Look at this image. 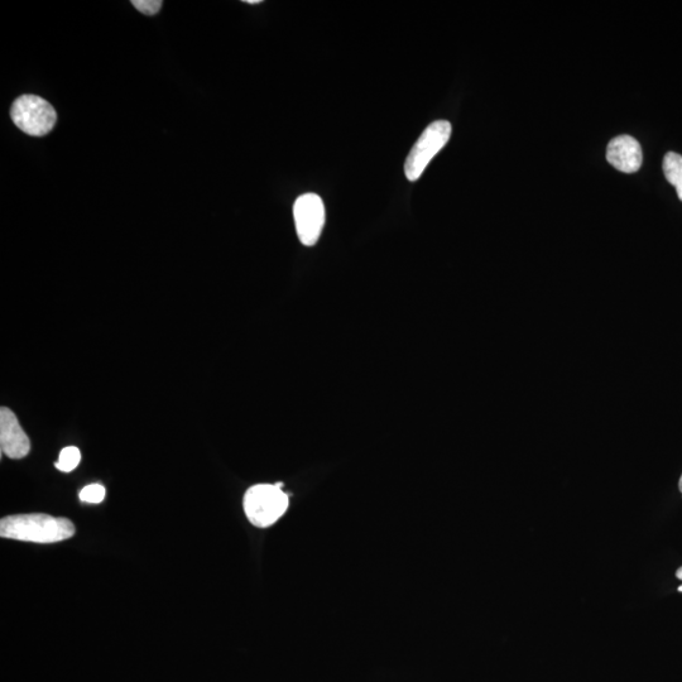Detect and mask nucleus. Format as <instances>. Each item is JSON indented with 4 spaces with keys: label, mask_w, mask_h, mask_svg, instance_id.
<instances>
[{
    "label": "nucleus",
    "mask_w": 682,
    "mask_h": 682,
    "mask_svg": "<svg viewBox=\"0 0 682 682\" xmlns=\"http://www.w3.org/2000/svg\"><path fill=\"white\" fill-rule=\"evenodd\" d=\"M294 218L297 237L306 247L318 243L325 224V206L320 196L305 194L296 200Z\"/></svg>",
    "instance_id": "39448f33"
},
{
    "label": "nucleus",
    "mask_w": 682,
    "mask_h": 682,
    "mask_svg": "<svg viewBox=\"0 0 682 682\" xmlns=\"http://www.w3.org/2000/svg\"><path fill=\"white\" fill-rule=\"evenodd\" d=\"M134 8L139 12L146 14V16H155L162 7L161 0H133Z\"/></svg>",
    "instance_id": "9b49d317"
},
{
    "label": "nucleus",
    "mask_w": 682,
    "mask_h": 682,
    "mask_svg": "<svg viewBox=\"0 0 682 682\" xmlns=\"http://www.w3.org/2000/svg\"><path fill=\"white\" fill-rule=\"evenodd\" d=\"M11 117L16 127L32 137H43L54 129L56 110L37 95H22L13 103Z\"/></svg>",
    "instance_id": "20e7f679"
},
{
    "label": "nucleus",
    "mask_w": 682,
    "mask_h": 682,
    "mask_svg": "<svg viewBox=\"0 0 682 682\" xmlns=\"http://www.w3.org/2000/svg\"><path fill=\"white\" fill-rule=\"evenodd\" d=\"M107 496V491L102 484H90L81 489L79 498L81 502L90 504L102 503Z\"/></svg>",
    "instance_id": "9d476101"
},
{
    "label": "nucleus",
    "mask_w": 682,
    "mask_h": 682,
    "mask_svg": "<svg viewBox=\"0 0 682 682\" xmlns=\"http://www.w3.org/2000/svg\"><path fill=\"white\" fill-rule=\"evenodd\" d=\"M451 124L448 120H436L425 129L419 141L412 147L405 163V174L408 181L420 179L426 167L434 157L446 146L451 137Z\"/></svg>",
    "instance_id": "7ed1b4c3"
},
{
    "label": "nucleus",
    "mask_w": 682,
    "mask_h": 682,
    "mask_svg": "<svg viewBox=\"0 0 682 682\" xmlns=\"http://www.w3.org/2000/svg\"><path fill=\"white\" fill-rule=\"evenodd\" d=\"M0 448L9 459L16 460L26 458L31 451L30 437L7 407L0 408Z\"/></svg>",
    "instance_id": "423d86ee"
},
{
    "label": "nucleus",
    "mask_w": 682,
    "mask_h": 682,
    "mask_svg": "<svg viewBox=\"0 0 682 682\" xmlns=\"http://www.w3.org/2000/svg\"><path fill=\"white\" fill-rule=\"evenodd\" d=\"M607 160L624 174H635L640 170L643 153L640 142L631 136H619L608 144Z\"/></svg>",
    "instance_id": "0eeeda50"
},
{
    "label": "nucleus",
    "mask_w": 682,
    "mask_h": 682,
    "mask_svg": "<svg viewBox=\"0 0 682 682\" xmlns=\"http://www.w3.org/2000/svg\"><path fill=\"white\" fill-rule=\"evenodd\" d=\"M75 535V526L67 518H56L45 513L14 515L0 521V536L35 544H56Z\"/></svg>",
    "instance_id": "f257e3e1"
},
{
    "label": "nucleus",
    "mask_w": 682,
    "mask_h": 682,
    "mask_svg": "<svg viewBox=\"0 0 682 682\" xmlns=\"http://www.w3.org/2000/svg\"><path fill=\"white\" fill-rule=\"evenodd\" d=\"M679 489H680V492L682 493V475H681L680 482H679Z\"/></svg>",
    "instance_id": "4468645a"
},
{
    "label": "nucleus",
    "mask_w": 682,
    "mask_h": 682,
    "mask_svg": "<svg viewBox=\"0 0 682 682\" xmlns=\"http://www.w3.org/2000/svg\"><path fill=\"white\" fill-rule=\"evenodd\" d=\"M246 3H248V4H259V3H262V0H246Z\"/></svg>",
    "instance_id": "ddd939ff"
},
{
    "label": "nucleus",
    "mask_w": 682,
    "mask_h": 682,
    "mask_svg": "<svg viewBox=\"0 0 682 682\" xmlns=\"http://www.w3.org/2000/svg\"><path fill=\"white\" fill-rule=\"evenodd\" d=\"M288 496L282 491V484H257L249 488L244 496L243 506L253 526L266 528L285 515Z\"/></svg>",
    "instance_id": "f03ea898"
},
{
    "label": "nucleus",
    "mask_w": 682,
    "mask_h": 682,
    "mask_svg": "<svg viewBox=\"0 0 682 682\" xmlns=\"http://www.w3.org/2000/svg\"><path fill=\"white\" fill-rule=\"evenodd\" d=\"M676 578L682 580V566L676 571ZM679 592L682 593V585L679 587Z\"/></svg>",
    "instance_id": "f8f14e48"
},
{
    "label": "nucleus",
    "mask_w": 682,
    "mask_h": 682,
    "mask_svg": "<svg viewBox=\"0 0 682 682\" xmlns=\"http://www.w3.org/2000/svg\"><path fill=\"white\" fill-rule=\"evenodd\" d=\"M664 172L667 181L675 187L682 201V156L669 152L664 158Z\"/></svg>",
    "instance_id": "6e6552de"
},
{
    "label": "nucleus",
    "mask_w": 682,
    "mask_h": 682,
    "mask_svg": "<svg viewBox=\"0 0 682 682\" xmlns=\"http://www.w3.org/2000/svg\"><path fill=\"white\" fill-rule=\"evenodd\" d=\"M81 461V453L75 446H67V448L62 449L59 460L55 464L56 469H59L62 473H70L79 467Z\"/></svg>",
    "instance_id": "1a4fd4ad"
}]
</instances>
